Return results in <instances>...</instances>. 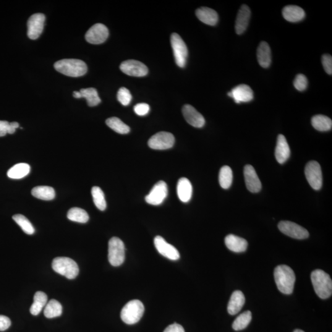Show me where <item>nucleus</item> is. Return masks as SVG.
Here are the masks:
<instances>
[{"label": "nucleus", "mask_w": 332, "mask_h": 332, "mask_svg": "<svg viewBox=\"0 0 332 332\" xmlns=\"http://www.w3.org/2000/svg\"><path fill=\"white\" fill-rule=\"evenodd\" d=\"M33 300L34 301L31 306L30 312L31 315L37 316L48 303V296L45 293L38 291L36 292L34 295Z\"/></svg>", "instance_id": "28"}, {"label": "nucleus", "mask_w": 332, "mask_h": 332, "mask_svg": "<svg viewBox=\"0 0 332 332\" xmlns=\"http://www.w3.org/2000/svg\"><path fill=\"white\" fill-rule=\"evenodd\" d=\"M62 313V305L56 300L52 299L47 303L44 310V315L46 318L52 319L59 317Z\"/></svg>", "instance_id": "32"}, {"label": "nucleus", "mask_w": 332, "mask_h": 332, "mask_svg": "<svg viewBox=\"0 0 332 332\" xmlns=\"http://www.w3.org/2000/svg\"><path fill=\"white\" fill-rule=\"evenodd\" d=\"M182 113L188 123L192 126L201 128L205 125V117L190 105H185L183 107Z\"/></svg>", "instance_id": "17"}, {"label": "nucleus", "mask_w": 332, "mask_h": 332, "mask_svg": "<svg viewBox=\"0 0 332 332\" xmlns=\"http://www.w3.org/2000/svg\"><path fill=\"white\" fill-rule=\"evenodd\" d=\"M94 204L99 210H106L107 203L105 198L104 193L101 188L98 187H94L91 190Z\"/></svg>", "instance_id": "37"}, {"label": "nucleus", "mask_w": 332, "mask_h": 332, "mask_svg": "<svg viewBox=\"0 0 332 332\" xmlns=\"http://www.w3.org/2000/svg\"><path fill=\"white\" fill-rule=\"evenodd\" d=\"M121 71L129 76L135 77H145L148 74L147 67L142 62L135 60H128L120 65Z\"/></svg>", "instance_id": "14"}, {"label": "nucleus", "mask_w": 332, "mask_h": 332, "mask_svg": "<svg viewBox=\"0 0 332 332\" xmlns=\"http://www.w3.org/2000/svg\"><path fill=\"white\" fill-rule=\"evenodd\" d=\"M322 63L324 70L329 75L332 74V57L331 55L325 54L322 57Z\"/></svg>", "instance_id": "42"}, {"label": "nucleus", "mask_w": 332, "mask_h": 332, "mask_svg": "<svg viewBox=\"0 0 332 332\" xmlns=\"http://www.w3.org/2000/svg\"><path fill=\"white\" fill-rule=\"evenodd\" d=\"M316 294L322 299H328L332 294V281L330 276L321 270L313 271L311 275Z\"/></svg>", "instance_id": "3"}, {"label": "nucleus", "mask_w": 332, "mask_h": 332, "mask_svg": "<svg viewBox=\"0 0 332 332\" xmlns=\"http://www.w3.org/2000/svg\"><path fill=\"white\" fill-rule=\"evenodd\" d=\"M305 174L310 186L314 190H320L323 186V174L320 164L317 161H310L305 167Z\"/></svg>", "instance_id": "8"}, {"label": "nucleus", "mask_w": 332, "mask_h": 332, "mask_svg": "<svg viewBox=\"0 0 332 332\" xmlns=\"http://www.w3.org/2000/svg\"><path fill=\"white\" fill-rule=\"evenodd\" d=\"M257 59L261 67L268 68L271 63V52L269 44L265 41L261 42L257 49Z\"/></svg>", "instance_id": "27"}, {"label": "nucleus", "mask_w": 332, "mask_h": 332, "mask_svg": "<svg viewBox=\"0 0 332 332\" xmlns=\"http://www.w3.org/2000/svg\"><path fill=\"white\" fill-rule=\"evenodd\" d=\"M279 230L292 238L304 239L309 237V232L299 224L289 221H282L278 224Z\"/></svg>", "instance_id": "10"}, {"label": "nucleus", "mask_w": 332, "mask_h": 332, "mask_svg": "<svg viewBox=\"0 0 332 332\" xmlns=\"http://www.w3.org/2000/svg\"><path fill=\"white\" fill-rule=\"evenodd\" d=\"M230 98L234 99L235 103H249L253 99V93L252 89L246 85H240L232 89L228 93Z\"/></svg>", "instance_id": "16"}, {"label": "nucleus", "mask_w": 332, "mask_h": 332, "mask_svg": "<svg viewBox=\"0 0 332 332\" xmlns=\"http://www.w3.org/2000/svg\"><path fill=\"white\" fill-rule=\"evenodd\" d=\"M251 11L249 6L247 5H242L237 13L236 23H235V30L238 35H241L246 30L249 25L250 19Z\"/></svg>", "instance_id": "19"}, {"label": "nucleus", "mask_w": 332, "mask_h": 332, "mask_svg": "<svg viewBox=\"0 0 332 332\" xmlns=\"http://www.w3.org/2000/svg\"><path fill=\"white\" fill-rule=\"evenodd\" d=\"M145 308L143 303L138 300H132L125 304L121 312L122 321L129 325L136 324L142 318Z\"/></svg>", "instance_id": "4"}, {"label": "nucleus", "mask_w": 332, "mask_h": 332, "mask_svg": "<svg viewBox=\"0 0 332 332\" xmlns=\"http://www.w3.org/2000/svg\"><path fill=\"white\" fill-rule=\"evenodd\" d=\"M67 218L70 221L85 223L89 221L88 214L83 209L73 208L68 212Z\"/></svg>", "instance_id": "34"}, {"label": "nucleus", "mask_w": 332, "mask_h": 332, "mask_svg": "<svg viewBox=\"0 0 332 332\" xmlns=\"http://www.w3.org/2000/svg\"><path fill=\"white\" fill-rule=\"evenodd\" d=\"M106 124L110 128L118 134H126L130 132V127L116 117H110L107 119Z\"/></svg>", "instance_id": "33"}, {"label": "nucleus", "mask_w": 332, "mask_h": 332, "mask_svg": "<svg viewBox=\"0 0 332 332\" xmlns=\"http://www.w3.org/2000/svg\"><path fill=\"white\" fill-rule=\"evenodd\" d=\"M117 100L122 106H127L131 102L132 97L130 91L125 88H120L117 94Z\"/></svg>", "instance_id": "40"}, {"label": "nucleus", "mask_w": 332, "mask_h": 332, "mask_svg": "<svg viewBox=\"0 0 332 332\" xmlns=\"http://www.w3.org/2000/svg\"><path fill=\"white\" fill-rule=\"evenodd\" d=\"M171 43L175 60L178 66L184 68L186 65L188 49L186 44L177 33L172 34Z\"/></svg>", "instance_id": "7"}, {"label": "nucleus", "mask_w": 332, "mask_h": 332, "mask_svg": "<svg viewBox=\"0 0 332 332\" xmlns=\"http://www.w3.org/2000/svg\"><path fill=\"white\" fill-rule=\"evenodd\" d=\"M109 35V29L106 25L103 23H96L86 32L85 38L88 43L99 44L104 43Z\"/></svg>", "instance_id": "11"}, {"label": "nucleus", "mask_w": 332, "mask_h": 332, "mask_svg": "<svg viewBox=\"0 0 332 332\" xmlns=\"http://www.w3.org/2000/svg\"><path fill=\"white\" fill-rule=\"evenodd\" d=\"M294 332H303L302 330H299V329H297V330H295Z\"/></svg>", "instance_id": "46"}, {"label": "nucleus", "mask_w": 332, "mask_h": 332, "mask_svg": "<svg viewBox=\"0 0 332 332\" xmlns=\"http://www.w3.org/2000/svg\"><path fill=\"white\" fill-rule=\"evenodd\" d=\"M167 184L164 181H159L154 185L150 193L145 197L146 202L153 206L160 205L167 196Z\"/></svg>", "instance_id": "12"}, {"label": "nucleus", "mask_w": 332, "mask_h": 332, "mask_svg": "<svg viewBox=\"0 0 332 332\" xmlns=\"http://www.w3.org/2000/svg\"><path fill=\"white\" fill-rule=\"evenodd\" d=\"M178 197L183 203H188L192 197L193 187L190 180L187 178H182L177 184Z\"/></svg>", "instance_id": "22"}, {"label": "nucleus", "mask_w": 332, "mask_h": 332, "mask_svg": "<svg viewBox=\"0 0 332 332\" xmlns=\"http://www.w3.org/2000/svg\"><path fill=\"white\" fill-rule=\"evenodd\" d=\"M232 182V170L228 166L222 167L219 173V183L223 189H228Z\"/></svg>", "instance_id": "35"}, {"label": "nucleus", "mask_w": 332, "mask_h": 332, "mask_svg": "<svg viewBox=\"0 0 332 332\" xmlns=\"http://www.w3.org/2000/svg\"><path fill=\"white\" fill-rule=\"evenodd\" d=\"M73 97L77 99L85 98L90 107L98 106L101 103V99L99 98L98 91L93 88L82 89L80 91H74Z\"/></svg>", "instance_id": "21"}, {"label": "nucleus", "mask_w": 332, "mask_h": 332, "mask_svg": "<svg viewBox=\"0 0 332 332\" xmlns=\"http://www.w3.org/2000/svg\"><path fill=\"white\" fill-rule=\"evenodd\" d=\"M308 84L307 78L303 74L297 75L294 82V87L299 91H305L307 88Z\"/></svg>", "instance_id": "41"}, {"label": "nucleus", "mask_w": 332, "mask_h": 332, "mask_svg": "<svg viewBox=\"0 0 332 332\" xmlns=\"http://www.w3.org/2000/svg\"><path fill=\"white\" fill-rule=\"evenodd\" d=\"M226 246L232 252L240 253L246 250L248 245L247 240L234 234H229L224 239Z\"/></svg>", "instance_id": "25"}, {"label": "nucleus", "mask_w": 332, "mask_h": 332, "mask_svg": "<svg viewBox=\"0 0 332 332\" xmlns=\"http://www.w3.org/2000/svg\"><path fill=\"white\" fill-rule=\"evenodd\" d=\"M244 175L245 185L247 189L252 193L259 192L261 189V183L253 166L246 165L244 167Z\"/></svg>", "instance_id": "18"}, {"label": "nucleus", "mask_w": 332, "mask_h": 332, "mask_svg": "<svg viewBox=\"0 0 332 332\" xmlns=\"http://www.w3.org/2000/svg\"><path fill=\"white\" fill-rule=\"evenodd\" d=\"M13 220L26 234L31 235L35 232V228L30 223V221L21 214H16L12 217Z\"/></svg>", "instance_id": "38"}, {"label": "nucleus", "mask_w": 332, "mask_h": 332, "mask_svg": "<svg viewBox=\"0 0 332 332\" xmlns=\"http://www.w3.org/2000/svg\"><path fill=\"white\" fill-rule=\"evenodd\" d=\"M175 137L171 133L160 132L154 135L148 140V144L153 150H164L172 147Z\"/></svg>", "instance_id": "9"}, {"label": "nucleus", "mask_w": 332, "mask_h": 332, "mask_svg": "<svg viewBox=\"0 0 332 332\" xmlns=\"http://www.w3.org/2000/svg\"><path fill=\"white\" fill-rule=\"evenodd\" d=\"M11 325L10 319L7 316L0 315V331H6Z\"/></svg>", "instance_id": "44"}, {"label": "nucleus", "mask_w": 332, "mask_h": 332, "mask_svg": "<svg viewBox=\"0 0 332 332\" xmlns=\"http://www.w3.org/2000/svg\"><path fill=\"white\" fill-rule=\"evenodd\" d=\"M55 69L63 75L70 77H80L88 71L85 62L78 59H63L55 63Z\"/></svg>", "instance_id": "2"}, {"label": "nucleus", "mask_w": 332, "mask_h": 332, "mask_svg": "<svg viewBox=\"0 0 332 332\" xmlns=\"http://www.w3.org/2000/svg\"><path fill=\"white\" fill-rule=\"evenodd\" d=\"M196 15L199 20L209 25H216L218 22V12L207 7H201L196 11Z\"/></svg>", "instance_id": "23"}, {"label": "nucleus", "mask_w": 332, "mask_h": 332, "mask_svg": "<svg viewBox=\"0 0 332 332\" xmlns=\"http://www.w3.org/2000/svg\"><path fill=\"white\" fill-rule=\"evenodd\" d=\"M19 127V124L17 122L0 121V137H3L7 134H14L15 130Z\"/></svg>", "instance_id": "39"}, {"label": "nucleus", "mask_w": 332, "mask_h": 332, "mask_svg": "<svg viewBox=\"0 0 332 332\" xmlns=\"http://www.w3.org/2000/svg\"><path fill=\"white\" fill-rule=\"evenodd\" d=\"M312 124L313 127L319 131H328L331 130L332 127V121L330 117L322 114L313 116Z\"/></svg>", "instance_id": "29"}, {"label": "nucleus", "mask_w": 332, "mask_h": 332, "mask_svg": "<svg viewBox=\"0 0 332 332\" xmlns=\"http://www.w3.org/2000/svg\"><path fill=\"white\" fill-rule=\"evenodd\" d=\"M109 260L113 266H119L125 260V247L123 242L118 237H113L109 242Z\"/></svg>", "instance_id": "6"}, {"label": "nucleus", "mask_w": 332, "mask_h": 332, "mask_svg": "<svg viewBox=\"0 0 332 332\" xmlns=\"http://www.w3.org/2000/svg\"><path fill=\"white\" fill-rule=\"evenodd\" d=\"M252 320V313L249 311L245 312L237 316L232 324V328L234 331H242L247 328Z\"/></svg>", "instance_id": "36"}, {"label": "nucleus", "mask_w": 332, "mask_h": 332, "mask_svg": "<svg viewBox=\"0 0 332 332\" xmlns=\"http://www.w3.org/2000/svg\"><path fill=\"white\" fill-rule=\"evenodd\" d=\"M282 15L285 19L291 22H297L305 17V12L302 7L295 5H289L284 7Z\"/></svg>", "instance_id": "24"}, {"label": "nucleus", "mask_w": 332, "mask_h": 332, "mask_svg": "<svg viewBox=\"0 0 332 332\" xmlns=\"http://www.w3.org/2000/svg\"><path fill=\"white\" fill-rule=\"evenodd\" d=\"M290 155H291V150L286 137L283 135H279L275 150L276 160L279 163L284 164L289 158Z\"/></svg>", "instance_id": "20"}, {"label": "nucleus", "mask_w": 332, "mask_h": 332, "mask_svg": "<svg viewBox=\"0 0 332 332\" xmlns=\"http://www.w3.org/2000/svg\"><path fill=\"white\" fill-rule=\"evenodd\" d=\"M30 171V167L28 164H15L7 171V177L12 179H20L27 176Z\"/></svg>", "instance_id": "30"}, {"label": "nucleus", "mask_w": 332, "mask_h": 332, "mask_svg": "<svg viewBox=\"0 0 332 332\" xmlns=\"http://www.w3.org/2000/svg\"><path fill=\"white\" fill-rule=\"evenodd\" d=\"M46 17L41 13H36L30 16L27 22V35L31 40L40 37L43 32Z\"/></svg>", "instance_id": "13"}, {"label": "nucleus", "mask_w": 332, "mask_h": 332, "mask_svg": "<svg viewBox=\"0 0 332 332\" xmlns=\"http://www.w3.org/2000/svg\"><path fill=\"white\" fill-rule=\"evenodd\" d=\"M154 243L156 249L161 255L169 260H177L180 258V253L176 247L169 244L163 237L158 236L155 237Z\"/></svg>", "instance_id": "15"}, {"label": "nucleus", "mask_w": 332, "mask_h": 332, "mask_svg": "<svg viewBox=\"0 0 332 332\" xmlns=\"http://www.w3.org/2000/svg\"><path fill=\"white\" fill-rule=\"evenodd\" d=\"M164 332H185V330L181 325L174 323L167 327Z\"/></svg>", "instance_id": "45"}, {"label": "nucleus", "mask_w": 332, "mask_h": 332, "mask_svg": "<svg viewBox=\"0 0 332 332\" xmlns=\"http://www.w3.org/2000/svg\"><path fill=\"white\" fill-rule=\"evenodd\" d=\"M245 303V297L241 291H236L232 293L228 305L229 315H235L241 310Z\"/></svg>", "instance_id": "26"}, {"label": "nucleus", "mask_w": 332, "mask_h": 332, "mask_svg": "<svg viewBox=\"0 0 332 332\" xmlns=\"http://www.w3.org/2000/svg\"><path fill=\"white\" fill-rule=\"evenodd\" d=\"M31 195L38 199L44 201L53 200L56 197V193L53 188L47 186H39L33 188Z\"/></svg>", "instance_id": "31"}, {"label": "nucleus", "mask_w": 332, "mask_h": 332, "mask_svg": "<svg viewBox=\"0 0 332 332\" xmlns=\"http://www.w3.org/2000/svg\"><path fill=\"white\" fill-rule=\"evenodd\" d=\"M54 271L66 277L67 279H73L79 274V267L77 263L71 258L68 257H57L52 263Z\"/></svg>", "instance_id": "5"}, {"label": "nucleus", "mask_w": 332, "mask_h": 332, "mask_svg": "<svg viewBox=\"0 0 332 332\" xmlns=\"http://www.w3.org/2000/svg\"><path fill=\"white\" fill-rule=\"evenodd\" d=\"M134 111L138 116H145L150 111V106L145 103L138 104L134 107Z\"/></svg>", "instance_id": "43"}, {"label": "nucleus", "mask_w": 332, "mask_h": 332, "mask_svg": "<svg viewBox=\"0 0 332 332\" xmlns=\"http://www.w3.org/2000/svg\"><path fill=\"white\" fill-rule=\"evenodd\" d=\"M274 279L279 291L289 295L294 291L296 277L289 266L282 265L277 266L274 273Z\"/></svg>", "instance_id": "1"}]
</instances>
